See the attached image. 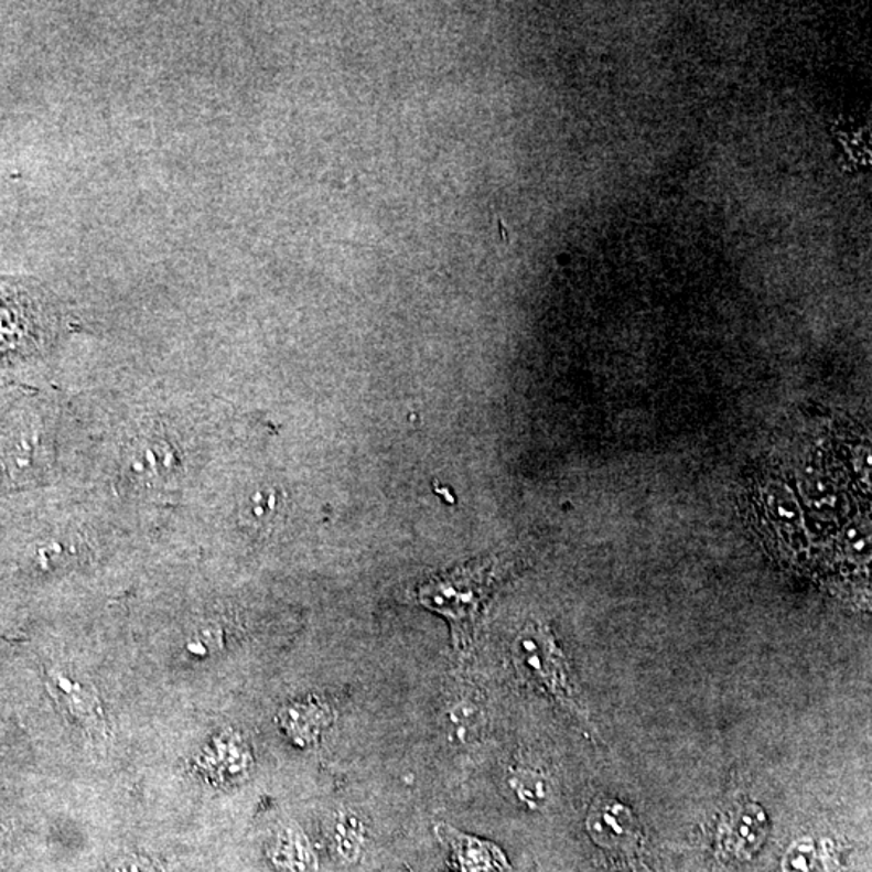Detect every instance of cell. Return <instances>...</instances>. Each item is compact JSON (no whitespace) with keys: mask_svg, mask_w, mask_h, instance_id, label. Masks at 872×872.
<instances>
[{"mask_svg":"<svg viewBox=\"0 0 872 872\" xmlns=\"http://www.w3.org/2000/svg\"><path fill=\"white\" fill-rule=\"evenodd\" d=\"M488 564H472L433 577L417 589V600L433 613L446 617L454 645L465 648L472 640L482 604L488 596Z\"/></svg>","mask_w":872,"mask_h":872,"instance_id":"cell-1","label":"cell"},{"mask_svg":"<svg viewBox=\"0 0 872 872\" xmlns=\"http://www.w3.org/2000/svg\"><path fill=\"white\" fill-rule=\"evenodd\" d=\"M513 658L528 680L543 687L566 707L577 708L564 656L545 625L528 624L519 632L514 640Z\"/></svg>","mask_w":872,"mask_h":872,"instance_id":"cell-2","label":"cell"},{"mask_svg":"<svg viewBox=\"0 0 872 872\" xmlns=\"http://www.w3.org/2000/svg\"><path fill=\"white\" fill-rule=\"evenodd\" d=\"M766 811L756 804L739 806L729 812L721 826V846L725 853L736 860H752L766 840Z\"/></svg>","mask_w":872,"mask_h":872,"instance_id":"cell-3","label":"cell"},{"mask_svg":"<svg viewBox=\"0 0 872 872\" xmlns=\"http://www.w3.org/2000/svg\"><path fill=\"white\" fill-rule=\"evenodd\" d=\"M586 829L593 842L603 849H631L638 836L634 812L616 800H601L590 809Z\"/></svg>","mask_w":872,"mask_h":872,"instance_id":"cell-4","label":"cell"},{"mask_svg":"<svg viewBox=\"0 0 872 872\" xmlns=\"http://www.w3.org/2000/svg\"><path fill=\"white\" fill-rule=\"evenodd\" d=\"M441 842L453 851L461 872H513L505 853L492 842L467 836L450 826H438Z\"/></svg>","mask_w":872,"mask_h":872,"instance_id":"cell-5","label":"cell"},{"mask_svg":"<svg viewBox=\"0 0 872 872\" xmlns=\"http://www.w3.org/2000/svg\"><path fill=\"white\" fill-rule=\"evenodd\" d=\"M131 472L146 483L173 481L182 469L179 450L166 440L146 438L131 451Z\"/></svg>","mask_w":872,"mask_h":872,"instance_id":"cell-6","label":"cell"},{"mask_svg":"<svg viewBox=\"0 0 872 872\" xmlns=\"http://www.w3.org/2000/svg\"><path fill=\"white\" fill-rule=\"evenodd\" d=\"M332 846L336 857L345 864H354L363 857L366 847V826L359 816L343 809L332 826Z\"/></svg>","mask_w":872,"mask_h":872,"instance_id":"cell-7","label":"cell"},{"mask_svg":"<svg viewBox=\"0 0 872 872\" xmlns=\"http://www.w3.org/2000/svg\"><path fill=\"white\" fill-rule=\"evenodd\" d=\"M507 782H509L514 797L528 808H541L550 798V784H548L547 777L538 771L520 767V769L510 773Z\"/></svg>","mask_w":872,"mask_h":872,"instance_id":"cell-8","label":"cell"},{"mask_svg":"<svg viewBox=\"0 0 872 872\" xmlns=\"http://www.w3.org/2000/svg\"><path fill=\"white\" fill-rule=\"evenodd\" d=\"M278 863L291 872H317V861L304 837L297 830H288L278 840L276 850Z\"/></svg>","mask_w":872,"mask_h":872,"instance_id":"cell-9","label":"cell"},{"mask_svg":"<svg viewBox=\"0 0 872 872\" xmlns=\"http://www.w3.org/2000/svg\"><path fill=\"white\" fill-rule=\"evenodd\" d=\"M482 729L478 704L462 700L450 710V734L462 743L474 742Z\"/></svg>","mask_w":872,"mask_h":872,"instance_id":"cell-10","label":"cell"},{"mask_svg":"<svg viewBox=\"0 0 872 872\" xmlns=\"http://www.w3.org/2000/svg\"><path fill=\"white\" fill-rule=\"evenodd\" d=\"M816 866H818V854L815 843L808 839L795 842L782 861L784 872H816Z\"/></svg>","mask_w":872,"mask_h":872,"instance_id":"cell-11","label":"cell"},{"mask_svg":"<svg viewBox=\"0 0 872 872\" xmlns=\"http://www.w3.org/2000/svg\"><path fill=\"white\" fill-rule=\"evenodd\" d=\"M110 872H149V870L138 860H121Z\"/></svg>","mask_w":872,"mask_h":872,"instance_id":"cell-12","label":"cell"}]
</instances>
